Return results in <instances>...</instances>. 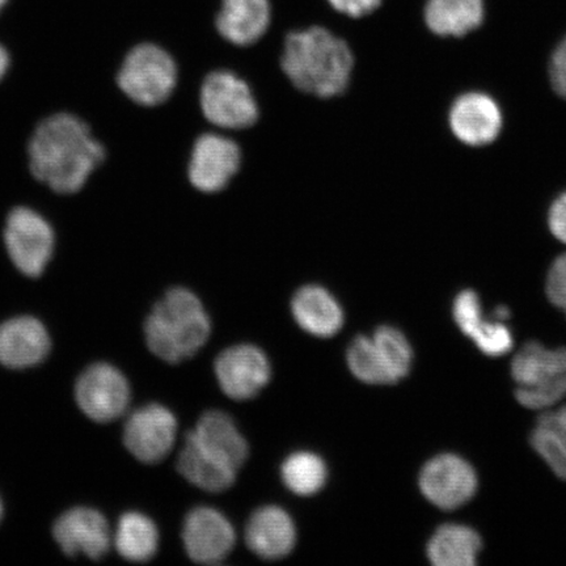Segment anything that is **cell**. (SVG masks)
<instances>
[{"label":"cell","instance_id":"6da1fadb","mask_svg":"<svg viewBox=\"0 0 566 566\" xmlns=\"http://www.w3.org/2000/svg\"><path fill=\"white\" fill-rule=\"evenodd\" d=\"M25 150L33 179L59 196L83 192L108 158L86 119L67 111L40 119Z\"/></svg>","mask_w":566,"mask_h":566},{"label":"cell","instance_id":"7a4b0ae2","mask_svg":"<svg viewBox=\"0 0 566 566\" xmlns=\"http://www.w3.org/2000/svg\"><path fill=\"white\" fill-rule=\"evenodd\" d=\"M294 86L317 97H334L348 87L354 59L350 48L324 28L290 33L281 60Z\"/></svg>","mask_w":566,"mask_h":566},{"label":"cell","instance_id":"3957f363","mask_svg":"<svg viewBox=\"0 0 566 566\" xmlns=\"http://www.w3.org/2000/svg\"><path fill=\"white\" fill-rule=\"evenodd\" d=\"M211 334L210 317L198 296L174 287L155 304L145 324L148 349L167 364H181L196 356Z\"/></svg>","mask_w":566,"mask_h":566},{"label":"cell","instance_id":"277c9868","mask_svg":"<svg viewBox=\"0 0 566 566\" xmlns=\"http://www.w3.org/2000/svg\"><path fill=\"white\" fill-rule=\"evenodd\" d=\"M515 398L528 409H549L566 398V348L548 349L531 342L515 354Z\"/></svg>","mask_w":566,"mask_h":566},{"label":"cell","instance_id":"5b68a950","mask_svg":"<svg viewBox=\"0 0 566 566\" xmlns=\"http://www.w3.org/2000/svg\"><path fill=\"white\" fill-rule=\"evenodd\" d=\"M179 70L165 49L145 42L130 49L116 74L117 88L145 108L166 103L174 94Z\"/></svg>","mask_w":566,"mask_h":566},{"label":"cell","instance_id":"8992f818","mask_svg":"<svg viewBox=\"0 0 566 566\" xmlns=\"http://www.w3.org/2000/svg\"><path fill=\"white\" fill-rule=\"evenodd\" d=\"M2 242L12 265L25 277L38 279L52 263L56 233L42 212L17 205L6 214Z\"/></svg>","mask_w":566,"mask_h":566},{"label":"cell","instance_id":"52a82bcc","mask_svg":"<svg viewBox=\"0 0 566 566\" xmlns=\"http://www.w3.org/2000/svg\"><path fill=\"white\" fill-rule=\"evenodd\" d=\"M201 108L208 122L223 129H247L259 118V105L248 84L231 71H214L201 87Z\"/></svg>","mask_w":566,"mask_h":566},{"label":"cell","instance_id":"ba28073f","mask_svg":"<svg viewBox=\"0 0 566 566\" xmlns=\"http://www.w3.org/2000/svg\"><path fill=\"white\" fill-rule=\"evenodd\" d=\"M75 396L84 415L105 423L119 419L126 412L130 402V386L116 367L96 364L77 379Z\"/></svg>","mask_w":566,"mask_h":566},{"label":"cell","instance_id":"9c48e42d","mask_svg":"<svg viewBox=\"0 0 566 566\" xmlns=\"http://www.w3.org/2000/svg\"><path fill=\"white\" fill-rule=\"evenodd\" d=\"M214 373L226 396L245 401L263 391L272 378V366L266 354L256 345L240 344L219 354Z\"/></svg>","mask_w":566,"mask_h":566},{"label":"cell","instance_id":"30bf717a","mask_svg":"<svg viewBox=\"0 0 566 566\" xmlns=\"http://www.w3.org/2000/svg\"><path fill=\"white\" fill-rule=\"evenodd\" d=\"M473 467L455 454L438 455L420 473V490L424 497L442 511H454L469 502L478 491Z\"/></svg>","mask_w":566,"mask_h":566},{"label":"cell","instance_id":"8fae6325","mask_svg":"<svg viewBox=\"0 0 566 566\" xmlns=\"http://www.w3.org/2000/svg\"><path fill=\"white\" fill-rule=\"evenodd\" d=\"M177 420L166 407L150 405L132 413L125 423L124 443L139 462H161L174 449Z\"/></svg>","mask_w":566,"mask_h":566},{"label":"cell","instance_id":"7c38bea8","mask_svg":"<svg viewBox=\"0 0 566 566\" xmlns=\"http://www.w3.org/2000/svg\"><path fill=\"white\" fill-rule=\"evenodd\" d=\"M182 543L195 563L219 564L235 547L237 533L228 516L217 509L198 506L184 521Z\"/></svg>","mask_w":566,"mask_h":566},{"label":"cell","instance_id":"4fadbf2b","mask_svg":"<svg viewBox=\"0 0 566 566\" xmlns=\"http://www.w3.org/2000/svg\"><path fill=\"white\" fill-rule=\"evenodd\" d=\"M242 165V153L230 138L203 134L197 138L190 155L188 176L203 193H216L229 186Z\"/></svg>","mask_w":566,"mask_h":566},{"label":"cell","instance_id":"5bb4252c","mask_svg":"<svg viewBox=\"0 0 566 566\" xmlns=\"http://www.w3.org/2000/svg\"><path fill=\"white\" fill-rule=\"evenodd\" d=\"M53 534L61 549L71 557L83 554L91 560H101L111 548L108 522L94 509H71L55 522Z\"/></svg>","mask_w":566,"mask_h":566},{"label":"cell","instance_id":"9a60e30c","mask_svg":"<svg viewBox=\"0 0 566 566\" xmlns=\"http://www.w3.org/2000/svg\"><path fill=\"white\" fill-rule=\"evenodd\" d=\"M450 126L454 136L464 145L486 146L500 136L502 113L491 96L469 92L452 104Z\"/></svg>","mask_w":566,"mask_h":566},{"label":"cell","instance_id":"2e32d148","mask_svg":"<svg viewBox=\"0 0 566 566\" xmlns=\"http://www.w3.org/2000/svg\"><path fill=\"white\" fill-rule=\"evenodd\" d=\"M187 437L208 455L239 471L250 455L248 442L235 421L222 410H209L197 421Z\"/></svg>","mask_w":566,"mask_h":566},{"label":"cell","instance_id":"e0dca14e","mask_svg":"<svg viewBox=\"0 0 566 566\" xmlns=\"http://www.w3.org/2000/svg\"><path fill=\"white\" fill-rule=\"evenodd\" d=\"M51 337L38 318L18 316L0 325V364L10 369H28L44 360Z\"/></svg>","mask_w":566,"mask_h":566},{"label":"cell","instance_id":"ac0fdd59","mask_svg":"<svg viewBox=\"0 0 566 566\" xmlns=\"http://www.w3.org/2000/svg\"><path fill=\"white\" fill-rule=\"evenodd\" d=\"M245 542L254 555L264 560H279L295 547V523L280 506L260 507L247 523Z\"/></svg>","mask_w":566,"mask_h":566},{"label":"cell","instance_id":"d6986e66","mask_svg":"<svg viewBox=\"0 0 566 566\" xmlns=\"http://www.w3.org/2000/svg\"><path fill=\"white\" fill-rule=\"evenodd\" d=\"M292 313L304 332L322 338L336 336L345 321L342 304L318 285L303 286L294 294Z\"/></svg>","mask_w":566,"mask_h":566},{"label":"cell","instance_id":"ffe728a7","mask_svg":"<svg viewBox=\"0 0 566 566\" xmlns=\"http://www.w3.org/2000/svg\"><path fill=\"white\" fill-rule=\"evenodd\" d=\"M271 24L269 0H223L217 28L224 40L239 46L258 42Z\"/></svg>","mask_w":566,"mask_h":566},{"label":"cell","instance_id":"44dd1931","mask_svg":"<svg viewBox=\"0 0 566 566\" xmlns=\"http://www.w3.org/2000/svg\"><path fill=\"white\" fill-rule=\"evenodd\" d=\"M484 0H428L424 21L442 38H462L478 30L484 20Z\"/></svg>","mask_w":566,"mask_h":566},{"label":"cell","instance_id":"7402d4cb","mask_svg":"<svg viewBox=\"0 0 566 566\" xmlns=\"http://www.w3.org/2000/svg\"><path fill=\"white\" fill-rule=\"evenodd\" d=\"M483 547L475 530L448 523L438 527L428 544V557L436 566H473Z\"/></svg>","mask_w":566,"mask_h":566},{"label":"cell","instance_id":"603a6c76","mask_svg":"<svg viewBox=\"0 0 566 566\" xmlns=\"http://www.w3.org/2000/svg\"><path fill=\"white\" fill-rule=\"evenodd\" d=\"M177 470L190 484L210 493L230 490L238 475V471L208 455L189 437L177 460Z\"/></svg>","mask_w":566,"mask_h":566},{"label":"cell","instance_id":"cb8c5ba5","mask_svg":"<svg viewBox=\"0 0 566 566\" xmlns=\"http://www.w3.org/2000/svg\"><path fill=\"white\" fill-rule=\"evenodd\" d=\"M115 543L125 560L145 563L157 554L159 531L147 515L126 513L118 521Z\"/></svg>","mask_w":566,"mask_h":566},{"label":"cell","instance_id":"d4e9b609","mask_svg":"<svg viewBox=\"0 0 566 566\" xmlns=\"http://www.w3.org/2000/svg\"><path fill=\"white\" fill-rule=\"evenodd\" d=\"M281 476L290 492L310 497L321 492L327 483L328 469L315 452L298 451L282 463Z\"/></svg>","mask_w":566,"mask_h":566},{"label":"cell","instance_id":"484cf974","mask_svg":"<svg viewBox=\"0 0 566 566\" xmlns=\"http://www.w3.org/2000/svg\"><path fill=\"white\" fill-rule=\"evenodd\" d=\"M371 337L392 385L407 378L413 363V350L406 335L391 325H381Z\"/></svg>","mask_w":566,"mask_h":566},{"label":"cell","instance_id":"4316f807","mask_svg":"<svg viewBox=\"0 0 566 566\" xmlns=\"http://www.w3.org/2000/svg\"><path fill=\"white\" fill-rule=\"evenodd\" d=\"M346 363L354 377L366 385H392L370 336L359 335L353 339L346 352Z\"/></svg>","mask_w":566,"mask_h":566},{"label":"cell","instance_id":"83f0119b","mask_svg":"<svg viewBox=\"0 0 566 566\" xmlns=\"http://www.w3.org/2000/svg\"><path fill=\"white\" fill-rule=\"evenodd\" d=\"M530 442L555 475L566 481V440L546 413L537 419Z\"/></svg>","mask_w":566,"mask_h":566},{"label":"cell","instance_id":"f1b7e54d","mask_svg":"<svg viewBox=\"0 0 566 566\" xmlns=\"http://www.w3.org/2000/svg\"><path fill=\"white\" fill-rule=\"evenodd\" d=\"M476 344L481 353L488 357H502L505 356L513 348L512 332L509 329L504 322L488 321L484 316L475 329L469 336Z\"/></svg>","mask_w":566,"mask_h":566},{"label":"cell","instance_id":"f546056e","mask_svg":"<svg viewBox=\"0 0 566 566\" xmlns=\"http://www.w3.org/2000/svg\"><path fill=\"white\" fill-rule=\"evenodd\" d=\"M547 295L551 303L566 315V253L557 258L549 269Z\"/></svg>","mask_w":566,"mask_h":566},{"label":"cell","instance_id":"4dcf8cb0","mask_svg":"<svg viewBox=\"0 0 566 566\" xmlns=\"http://www.w3.org/2000/svg\"><path fill=\"white\" fill-rule=\"evenodd\" d=\"M549 77L558 96L566 98V38L556 48L551 59Z\"/></svg>","mask_w":566,"mask_h":566},{"label":"cell","instance_id":"1f68e13d","mask_svg":"<svg viewBox=\"0 0 566 566\" xmlns=\"http://www.w3.org/2000/svg\"><path fill=\"white\" fill-rule=\"evenodd\" d=\"M338 12L350 18H363L377 10L381 0H328Z\"/></svg>","mask_w":566,"mask_h":566},{"label":"cell","instance_id":"d6a6232c","mask_svg":"<svg viewBox=\"0 0 566 566\" xmlns=\"http://www.w3.org/2000/svg\"><path fill=\"white\" fill-rule=\"evenodd\" d=\"M549 230L557 240L566 244V193L552 203L548 216Z\"/></svg>","mask_w":566,"mask_h":566},{"label":"cell","instance_id":"836d02e7","mask_svg":"<svg viewBox=\"0 0 566 566\" xmlns=\"http://www.w3.org/2000/svg\"><path fill=\"white\" fill-rule=\"evenodd\" d=\"M544 413H546L551 422L560 430V433L566 440V406L558 410H546Z\"/></svg>","mask_w":566,"mask_h":566},{"label":"cell","instance_id":"e575fe53","mask_svg":"<svg viewBox=\"0 0 566 566\" xmlns=\"http://www.w3.org/2000/svg\"><path fill=\"white\" fill-rule=\"evenodd\" d=\"M11 70V55L7 49L0 44V83H2Z\"/></svg>","mask_w":566,"mask_h":566},{"label":"cell","instance_id":"d590c367","mask_svg":"<svg viewBox=\"0 0 566 566\" xmlns=\"http://www.w3.org/2000/svg\"><path fill=\"white\" fill-rule=\"evenodd\" d=\"M494 317L500 322H505L509 317H511V313H509V310L505 306H501L495 308Z\"/></svg>","mask_w":566,"mask_h":566},{"label":"cell","instance_id":"8d00e7d4","mask_svg":"<svg viewBox=\"0 0 566 566\" xmlns=\"http://www.w3.org/2000/svg\"><path fill=\"white\" fill-rule=\"evenodd\" d=\"M7 2H9V0H0V11L3 10V7L6 6Z\"/></svg>","mask_w":566,"mask_h":566},{"label":"cell","instance_id":"74e56055","mask_svg":"<svg viewBox=\"0 0 566 566\" xmlns=\"http://www.w3.org/2000/svg\"><path fill=\"white\" fill-rule=\"evenodd\" d=\"M2 515H3V505H2V501H0V520H2Z\"/></svg>","mask_w":566,"mask_h":566}]
</instances>
